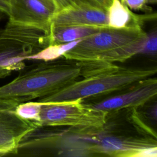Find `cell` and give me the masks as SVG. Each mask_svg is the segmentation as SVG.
Listing matches in <instances>:
<instances>
[{"label": "cell", "instance_id": "17", "mask_svg": "<svg viewBox=\"0 0 157 157\" xmlns=\"http://www.w3.org/2000/svg\"><path fill=\"white\" fill-rule=\"evenodd\" d=\"M10 0H0V12L7 16L9 11Z\"/></svg>", "mask_w": 157, "mask_h": 157}, {"label": "cell", "instance_id": "2", "mask_svg": "<svg viewBox=\"0 0 157 157\" xmlns=\"http://www.w3.org/2000/svg\"><path fill=\"white\" fill-rule=\"evenodd\" d=\"M156 73V68L123 67L110 63L90 75L39 98L41 102H59L97 98L118 92Z\"/></svg>", "mask_w": 157, "mask_h": 157}, {"label": "cell", "instance_id": "7", "mask_svg": "<svg viewBox=\"0 0 157 157\" xmlns=\"http://www.w3.org/2000/svg\"><path fill=\"white\" fill-rule=\"evenodd\" d=\"M156 94L157 79L150 77L118 91V94L86 104L96 110L108 113L124 109L140 107L155 99Z\"/></svg>", "mask_w": 157, "mask_h": 157}, {"label": "cell", "instance_id": "1", "mask_svg": "<svg viewBox=\"0 0 157 157\" xmlns=\"http://www.w3.org/2000/svg\"><path fill=\"white\" fill-rule=\"evenodd\" d=\"M84 63L60 57L23 71L0 86V98L19 104L50 95L83 77Z\"/></svg>", "mask_w": 157, "mask_h": 157}, {"label": "cell", "instance_id": "13", "mask_svg": "<svg viewBox=\"0 0 157 157\" xmlns=\"http://www.w3.org/2000/svg\"><path fill=\"white\" fill-rule=\"evenodd\" d=\"M41 105L42 103L39 101H26L19 104L16 108V112L17 114L21 118L31 121L36 125V123L39 120Z\"/></svg>", "mask_w": 157, "mask_h": 157}, {"label": "cell", "instance_id": "8", "mask_svg": "<svg viewBox=\"0 0 157 157\" xmlns=\"http://www.w3.org/2000/svg\"><path fill=\"white\" fill-rule=\"evenodd\" d=\"M53 0H10L9 21L50 33L52 20L58 12Z\"/></svg>", "mask_w": 157, "mask_h": 157}, {"label": "cell", "instance_id": "9", "mask_svg": "<svg viewBox=\"0 0 157 157\" xmlns=\"http://www.w3.org/2000/svg\"><path fill=\"white\" fill-rule=\"evenodd\" d=\"M64 26L109 27L107 10L88 4L67 7L55 14L51 27Z\"/></svg>", "mask_w": 157, "mask_h": 157}, {"label": "cell", "instance_id": "3", "mask_svg": "<svg viewBox=\"0 0 157 157\" xmlns=\"http://www.w3.org/2000/svg\"><path fill=\"white\" fill-rule=\"evenodd\" d=\"M50 44V33L8 20L0 28V79L24 69L25 61Z\"/></svg>", "mask_w": 157, "mask_h": 157}, {"label": "cell", "instance_id": "6", "mask_svg": "<svg viewBox=\"0 0 157 157\" xmlns=\"http://www.w3.org/2000/svg\"><path fill=\"white\" fill-rule=\"evenodd\" d=\"M18 102L0 98V156H15L19 142L36 125L19 116Z\"/></svg>", "mask_w": 157, "mask_h": 157}, {"label": "cell", "instance_id": "4", "mask_svg": "<svg viewBox=\"0 0 157 157\" xmlns=\"http://www.w3.org/2000/svg\"><path fill=\"white\" fill-rule=\"evenodd\" d=\"M147 33L142 27H106L78 41L61 57L77 61L96 60L117 48L144 39Z\"/></svg>", "mask_w": 157, "mask_h": 157}, {"label": "cell", "instance_id": "19", "mask_svg": "<svg viewBox=\"0 0 157 157\" xmlns=\"http://www.w3.org/2000/svg\"><path fill=\"white\" fill-rule=\"evenodd\" d=\"M5 15H5L4 13L0 12V21H1L2 19L4 18V17Z\"/></svg>", "mask_w": 157, "mask_h": 157}, {"label": "cell", "instance_id": "12", "mask_svg": "<svg viewBox=\"0 0 157 157\" xmlns=\"http://www.w3.org/2000/svg\"><path fill=\"white\" fill-rule=\"evenodd\" d=\"M78 41L80 40L74 41L62 45H50L36 54L31 55L29 57V60L39 59L48 61L59 58L65 52L74 46Z\"/></svg>", "mask_w": 157, "mask_h": 157}, {"label": "cell", "instance_id": "14", "mask_svg": "<svg viewBox=\"0 0 157 157\" xmlns=\"http://www.w3.org/2000/svg\"><path fill=\"white\" fill-rule=\"evenodd\" d=\"M156 28L150 33H147V37L142 53L155 55L157 49V37Z\"/></svg>", "mask_w": 157, "mask_h": 157}, {"label": "cell", "instance_id": "15", "mask_svg": "<svg viewBox=\"0 0 157 157\" xmlns=\"http://www.w3.org/2000/svg\"><path fill=\"white\" fill-rule=\"evenodd\" d=\"M131 10H142L148 13L152 11L151 8L147 6V0H120Z\"/></svg>", "mask_w": 157, "mask_h": 157}, {"label": "cell", "instance_id": "11", "mask_svg": "<svg viewBox=\"0 0 157 157\" xmlns=\"http://www.w3.org/2000/svg\"><path fill=\"white\" fill-rule=\"evenodd\" d=\"M106 28V27H105ZM103 28L90 26H64L51 27L50 45H62L80 40Z\"/></svg>", "mask_w": 157, "mask_h": 157}, {"label": "cell", "instance_id": "5", "mask_svg": "<svg viewBox=\"0 0 157 157\" xmlns=\"http://www.w3.org/2000/svg\"><path fill=\"white\" fill-rule=\"evenodd\" d=\"M41 103L37 128H99L104 124L107 115L82 100Z\"/></svg>", "mask_w": 157, "mask_h": 157}, {"label": "cell", "instance_id": "16", "mask_svg": "<svg viewBox=\"0 0 157 157\" xmlns=\"http://www.w3.org/2000/svg\"><path fill=\"white\" fill-rule=\"evenodd\" d=\"M80 4H88L107 10L112 0H77Z\"/></svg>", "mask_w": 157, "mask_h": 157}, {"label": "cell", "instance_id": "10", "mask_svg": "<svg viewBox=\"0 0 157 157\" xmlns=\"http://www.w3.org/2000/svg\"><path fill=\"white\" fill-rule=\"evenodd\" d=\"M108 26L114 28L142 27L145 22L156 19V13L139 15L131 9L120 0H112L107 9Z\"/></svg>", "mask_w": 157, "mask_h": 157}, {"label": "cell", "instance_id": "18", "mask_svg": "<svg viewBox=\"0 0 157 157\" xmlns=\"http://www.w3.org/2000/svg\"><path fill=\"white\" fill-rule=\"evenodd\" d=\"M157 0H147V4H155L156 3Z\"/></svg>", "mask_w": 157, "mask_h": 157}]
</instances>
